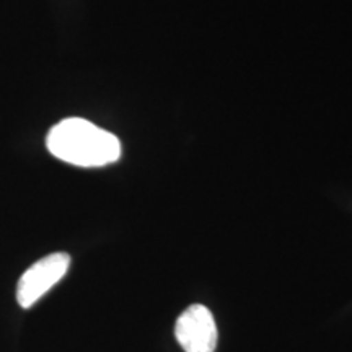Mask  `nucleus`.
<instances>
[{
    "label": "nucleus",
    "instance_id": "1",
    "mask_svg": "<svg viewBox=\"0 0 352 352\" xmlns=\"http://www.w3.org/2000/svg\"><path fill=\"white\" fill-rule=\"evenodd\" d=\"M46 147L59 160L82 168H98L121 158L122 147L113 132L83 118H67L52 126Z\"/></svg>",
    "mask_w": 352,
    "mask_h": 352
},
{
    "label": "nucleus",
    "instance_id": "2",
    "mask_svg": "<svg viewBox=\"0 0 352 352\" xmlns=\"http://www.w3.org/2000/svg\"><path fill=\"white\" fill-rule=\"evenodd\" d=\"M70 267V256L67 253L47 254L30 266L20 277L16 285V302L21 308H30L39 298L46 296Z\"/></svg>",
    "mask_w": 352,
    "mask_h": 352
},
{
    "label": "nucleus",
    "instance_id": "3",
    "mask_svg": "<svg viewBox=\"0 0 352 352\" xmlns=\"http://www.w3.org/2000/svg\"><path fill=\"white\" fill-rule=\"evenodd\" d=\"M175 334L184 352H214L217 347V324L209 308L199 303L179 315Z\"/></svg>",
    "mask_w": 352,
    "mask_h": 352
}]
</instances>
